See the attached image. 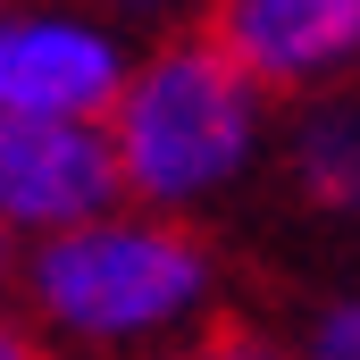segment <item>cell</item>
<instances>
[{
  "label": "cell",
  "instance_id": "cell-7",
  "mask_svg": "<svg viewBox=\"0 0 360 360\" xmlns=\"http://www.w3.org/2000/svg\"><path fill=\"white\" fill-rule=\"evenodd\" d=\"M302 360H360V293H352V302H335V310L310 327Z\"/></svg>",
  "mask_w": 360,
  "mask_h": 360
},
{
  "label": "cell",
  "instance_id": "cell-1",
  "mask_svg": "<svg viewBox=\"0 0 360 360\" xmlns=\"http://www.w3.org/2000/svg\"><path fill=\"white\" fill-rule=\"evenodd\" d=\"M101 134H109L126 193H143L151 210H184L243 176L260 143V92L243 84V68L210 34H193V42L151 51L143 68H126Z\"/></svg>",
  "mask_w": 360,
  "mask_h": 360
},
{
  "label": "cell",
  "instance_id": "cell-5",
  "mask_svg": "<svg viewBox=\"0 0 360 360\" xmlns=\"http://www.w3.org/2000/svg\"><path fill=\"white\" fill-rule=\"evenodd\" d=\"M243 84H310L327 68L360 59V0H235L210 34Z\"/></svg>",
  "mask_w": 360,
  "mask_h": 360
},
{
  "label": "cell",
  "instance_id": "cell-3",
  "mask_svg": "<svg viewBox=\"0 0 360 360\" xmlns=\"http://www.w3.org/2000/svg\"><path fill=\"white\" fill-rule=\"evenodd\" d=\"M109 134L76 117H0V235H68L117 210Z\"/></svg>",
  "mask_w": 360,
  "mask_h": 360
},
{
  "label": "cell",
  "instance_id": "cell-2",
  "mask_svg": "<svg viewBox=\"0 0 360 360\" xmlns=\"http://www.w3.org/2000/svg\"><path fill=\"white\" fill-rule=\"evenodd\" d=\"M25 293L59 335L84 344H143L168 335L210 302V252L168 218H92L68 235H42L25 260Z\"/></svg>",
  "mask_w": 360,
  "mask_h": 360
},
{
  "label": "cell",
  "instance_id": "cell-4",
  "mask_svg": "<svg viewBox=\"0 0 360 360\" xmlns=\"http://www.w3.org/2000/svg\"><path fill=\"white\" fill-rule=\"evenodd\" d=\"M126 84V51L84 17H0V117H76L101 126V109Z\"/></svg>",
  "mask_w": 360,
  "mask_h": 360
},
{
  "label": "cell",
  "instance_id": "cell-10",
  "mask_svg": "<svg viewBox=\"0 0 360 360\" xmlns=\"http://www.w3.org/2000/svg\"><path fill=\"white\" fill-rule=\"evenodd\" d=\"M0 285H8V235H0Z\"/></svg>",
  "mask_w": 360,
  "mask_h": 360
},
{
  "label": "cell",
  "instance_id": "cell-8",
  "mask_svg": "<svg viewBox=\"0 0 360 360\" xmlns=\"http://www.w3.org/2000/svg\"><path fill=\"white\" fill-rule=\"evenodd\" d=\"M184 360H276L269 344H252V335H210V344H193Z\"/></svg>",
  "mask_w": 360,
  "mask_h": 360
},
{
  "label": "cell",
  "instance_id": "cell-6",
  "mask_svg": "<svg viewBox=\"0 0 360 360\" xmlns=\"http://www.w3.org/2000/svg\"><path fill=\"white\" fill-rule=\"evenodd\" d=\"M293 176L319 210H360V109H319L293 134Z\"/></svg>",
  "mask_w": 360,
  "mask_h": 360
},
{
  "label": "cell",
  "instance_id": "cell-9",
  "mask_svg": "<svg viewBox=\"0 0 360 360\" xmlns=\"http://www.w3.org/2000/svg\"><path fill=\"white\" fill-rule=\"evenodd\" d=\"M0 360H42V344H34L17 319H0Z\"/></svg>",
  "mask_w": 360,
  "mask_h": 360
}]
</instances>
